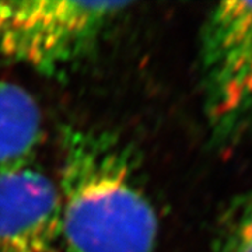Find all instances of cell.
<instances>
[{
    "instance_id": "1",
    "label": "cell",
    "mask_w": 252,
    "mask_h": 252,
    "mask_svg": "<svg viewBox=\"0 0 252 252\" xmlns=\"http://www.w3.org/2000/svg\"><path fill=\"white\" fill-rule=\"evenodd\" d=\"M69 252H154L158 216L135 161L112 136L66 126L56 182Z\"/></svg>"
},
{
    "instance_id": "6",
    "label": "cell",
    "mask_w": 252,
    "mask_h": 252,
    "mask_svg": "<svg viewBox=\"0 0 252 252\" xmlns=\"http://www.w3.org/2000/svg\"><path fill=\"white\" fill-rule=\"evenodd\" d=\"M215 252H252V190L238 195L224 210Z\"/></svg>"
},
{
    "instance_id": "3",
    "label": "cell",
    "mask_w": 252,
    "mask_h": 252,
    "mask_svg": "<svg viewBox=\"0 0 252 252\" xmlns=\"http://www.w3.org/2000/svg\"><path fill=\"white\" fill-rule=\"evenodd\" d=\"M203 104L219 146L235 143L252 121V1H221L200 42Z\"/></svg>"
},
{
    "instance_id": "5",
    "label": "cell",
    "mask_w": 252,
    "mask_h": 252,
    "mask_svg": "<svg viewBox=\"0 0 252 252\" xmlns=\"http://www.w3.org/2000/svg\"><path fill=\"white\" fill-rule=\"evenodd\" d=\"M42 136V115L35 98L0 77V170L31 164Z\"/></svg>"
},
{
    "instance_id": "2",
    "label": "cell",
    "mask_w": 252,
    "mask_h": 252,
    "mask_svg": "<svg viewBox=\"0 0 252 252\" xmlns=\"http://www.w3.org/2000/svg\"><path fill=\"white\" fill-rule=\"evenodd\" d=\"M132 3L0 1V56L42 73L77 61Z\"/></svg>"
},
{
    "instance_id": "4",
    "label": "cell",
    "mask_w": 252,
    "mask_h": 252,
    "mask_svg": "<svg viewBox=\"0 0 252 252\" xmlns=\"http://www.w3.org/2000/svg\"><path fill=\"white\" fill-rule=\"evenodd\" d=\"M58 187L31 164L0 170V252H61Z\"/></svg>"
}]
</instances>
